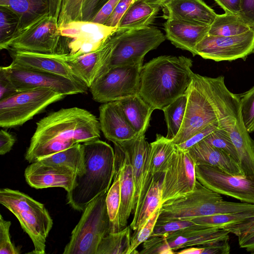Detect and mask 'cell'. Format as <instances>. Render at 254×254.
Instances as JSON below:
<instances>
[{"instance_id": "6da1fadb", "label": "cell", "mask_w": 254, "mask_h": 254, "mask_svg": "<svg viewBox=\"0 0 254 254\" xmlns=\"http://www.w3.org/2000/svg\"><path fill=\"white\" fill-rule=\"evenodd\" d=\"M186 94L187 104L183 124L172 140L176 145L211 124L236 119L240 113L239 94L228 89L223 76L209 77L194 73Z\"/></svg>"}, {"instance_id": "7a4b0ae2", "label": "cell", "mask_w": 254, "mask_h": 254, "mask_svg": "<svg viewBox=\"0 0 254 254\" xmlns=\"http://www.w3.org/2000/svg\"><path fill=\"white\" fill-rule=\"evenodd\" d=\"M36 125L25 155L29 163L76 144L99 139L101 131L96 117L78 107L52 112Z\"/></svg>"}, {"instance_id": "3957f363", "label": "cell", "mask_w": 254, "mask_h": 254, "mask_svg": "<svg viewBox=\"0 0 254 254\" xmlns=\"http://www.w3.org/2000/svg\"><path fill=\"white\" fill-rule=\"evenodd\" d=\"M192 60L185 56H161L143 65L139 95L155 110L163 109L185 94L194 73Z\"/></svg>"}, {"instance_id": "277c9868", "label": "cell", "mask_w": 254, "mask_h": 254, "mask_svg": "<svg viewBox=\"0 0 254 254\" xmlns=\"http://www.w3.org/2000/svg\"><path fill=\"white\" fill-rule=\"evenodd\" d=\"M84 170L76 175L72 189L67 192V203L82 211L95 198L108 191L115 172L112 147L99 139L82 143Z\"/></svg>"}, {"instance_id": "5b68a950", "label": "cell", "mask_w": 254, "mask_h": 254, "mask_svg": "<svg viewBox=\"0 0 254 254\" xmlns=\"http://www.w3.org/2000/svg\"><path fill=\"white\" fill-rule=\"evenodd\" d=\"M254 212V204L224 200L221 195L196 180L194 190L161 205L156 223L192 219L205 216Z\"/></svg>"}, {"instance_id": "8992f818", "label": "cell", "mask_w": 254, "mask_h": 254, "mask_svg": "<svg viewBox=\"0 0 254 254\" xmlns=\"http://www.w3.org/2000/svg\"><path fill=\"white\" fill-rule=\"evenodd\" d=\"M0 203L13 213L34 247V253H45L46 239L53 222L44 205L18 190H0Z\"/></svg>"}, {"instance_id": "52a82bcc", "label": "cell", "mask_w": 254, "mask_h": 254, "mask_svg": "<svg viewBox=\"0 0 254 254\" xmlns=\"http://www.w3.org/2000/svg\"><path fill=\"white\" fill-rule=\"evenodd\" d=\"M104 192L91 201L73 229L64 254H97L102 239L111 233Z\"/></svg>"}, {"instance_id": "ba28073f", "label": "cell", "mask_w": 254, "mask_h": 254, "mask_svg": "<svg viewBox=\"0 0 254 254\" xmlns=\"http://www.w3.org/2000/svg\"><path fill=\"white\" fill-rule=\"evenodd\" d=\"M58 20L47 13L17 29L0 49L42 54H65L63 50Z\"/></svg>"}, {"instance_id": "9c48e42d", "label": "cell", "mask_w": 254, "mask_h": 254, "mask_svg": "<svg viewBox=\"0 0 254 254\" xmlns=\"http://www.w3.org/2000/svg\"><path fill=\"white\" fill-rule=\"evenodd\" d=\"M118 30V42L102 74L113 67L142 64L146 54L156 49L166 38L157 27L152 26Z\"/></svg>"}, {"instance_id": "30bf717a", "label": "cell", "mask_w": 254, "mask_h": 254, "mask_svg": "<svg viewBox=\"0 0 254 254\" xmlns=\"http://www.w3.org/2000/svg\"><path fill=\"white\" fill-rule=\"evenodd\" d=\"M64 97L47 89L18 92L0 100V126L9 128L21 126L49 105Z\"/></svg>"}, {"instance_id": "8fae6325", "label": "cell", "mask_w": 254, "mask_h": 254, "mask_svg": "<svg viewBox=\"0 0 254 254\" xmlns=\"http://www.w3.org/2000/svg\"><path fill=\"white\" fill-rule=\"evenodd\" d=\"M230 232L222 228L195 224L162 235L150 236L143 244L145 254H174L175 251L229 239Z\"/></svg>"}, {"instance_id": "7c38bea8", "label": "cell", "mask_w": 254, "mask_h": 254, "mask_svg": "<svg viewBox=\"0 0 254 254\" xmlns=\"http://www.w3.org/2000/svg\"><path fill=\"white\" fill-rule=\"evenodd\" d=\"M142 66L137 64L110 68L89 87L93 99L105 103L139 94Z\"/></svg>"}, {"instance_id": "4fadbf2b", "label": "cell", "mask_w": 254, "mask_h": 254, "mask_svg": "<svg viewBox=\"0 0 254 254\" xmlns=\"http://www.w3.org/2000/svg\"><path fill=\"white\" fill-rule=\"evenodd\" d=\"M145 133L142 132L130 140L115 143L127 153L132 168L135 189L132 219L137 216L155 176L150 165V143Z\"/></svg>"}, {"instance_id": "5bb4252c", "label": "cell", "mask_w": 254, "mask_h": 254, "mask_svg": "<svg viewBox=\"0 0 254 254\" xmlns=\"http://www.w3.org/2000/svg\"><path fill=\"white\" fill-rule=\"evenodd\" d=\"M195 165L188 150H182L176 145L163 174L161 205L194 190Z\"/></svg>"}, {"instance_id": "9a60e30c", "label": "cell", "mask_w": 254, "mask_h": 254, "mask_svg": "<svg viewBox=\"0 0 254 254\" xmlns=\"http://www.w3.org/2000/svg\"><path fill=\"white\" fill-rule=\"evenodd\" d=\"M195 171L196 180L208 189L254 204V175H236L202 164H196Z\"/></svg>"}, {"instance_id": "2e32d148", "label": "cell", "mask_w": 254, "mask_h": 254, "mask_svg": "<svg viewBox=\"0 0 254 254\" xmlns=\"http://www.w3.org/2000/svg\"><path fill=\"white\" fill-rule=\"evenodd\" d=\"M18 92L36 89L52 90L65 96L86 93L84 84L66 77L33 70L0 66Z\"/></svg>"}, {"instance_id": "e0dca14e", "label": "cell", "mask_w": 254, "mask_h": 254, "mask_svg": "<svg viewBox=\"0 0 254 254\" xmlns=\"http://www.w3.org/2000/svg\"><path fill=\"white\" fill-rule=\"evenodd\" d=\"M117 28L82 20L71 21L59 26L61 36L69 40L66 54L72 57L96 50Z\"/></svg>"}, {"instance_id": "ac0fdd59", "label": "cell", "mask_w": 254, "mask_h": 254, "mask_svg": "<svg viewBox=\"0 0 254 254\" xmlns=\"http://www.w3.org/2000/svg\"><path fill=\"white\" fill-rule=\"evenodd\" d=\"M195 53L215 62L245 59L254 53V29L233 36L207 34L196 45Z\"/></svg>"}, {"instance_id": "d6986e66", "label": "cell", "mask_w": 254, "mask_h": 254, "mask_svg": "<svg viewBox=\"0 0 254 254\" xmlns=\"http://www.w3.org/2000/svg\"><path fill=\"white\" fill-rule=\"evenodd\" d=\"M118 29L95 51L76 57L61 54L60 57L70 67L76 77L89 88L101 76L118 40Z\"/></svg>"}, {"instance_id": "ffe728a7", "label": "cell", "mask_w": 254, "mask_h": 254, "mask_svg": "<svg viewBox=\"0 0 254 254\" xmlns=\"http://www.w3.org/2000/svg\"><path fill=\"white\" fill-rule=\"evenodd\" d=\"M76 175V172L69 167L39 161L27 166L24 172L27 184L32 188L41 189L59 187L67 192L72 189Z\"/></svg>"}, {"instance_id": "44dd1931", "label": "cell", "mask_w": 254, "mask_h": 254, "mask_svg": "<svg viewBox=\"0 0 254 254\" xmlns=\"http://www.w3.org/2000/svg\"><path fill=\"white\" fill-rule=\"evenodd\" d=\"M9 53L12 60L10 64L13 67L49 72L82 82L61 58V54H48L21 51Z\"/></svg>"}, {"instance_id": "7402d4cb", "label": "cell", "mask_w": 254, "mask_h": 254, "mask_svg": "<svg viewBox=\"0 0 254 254\" xmlns=\"http://www.w3.org/2000/svg\"><path fill=\"white\" fill-rule=\"evenodd\" d=\"M99 110L101 130L113 143L130 140L138 134L127 122L118 101L103 103Z\"/></svg>"}, {"instance_id": "603a6c76", "label": "cell", "mask_w": 254, "mask_h": 254, "mask_svg": "<svg viewBox=\"0 0 254 254\" xmlns=\"http://www.w3.org/2000/svg\"><path fill=\"white\" fill-rule=\"evenodd\" d=\"M163 17L210 25L217 14L202 0H171L162 7Z\"/></svg>"}, {"instance_id": "cb8c5ba5", "label": "cell", "mask_w": 254, "mask_h": 254, "mask_svg": "<svg viewBox=\"0 0 254 254\" xmlns=\"http://www.w3.org/2000/svg\"><path fill=\"white\" fill-rule=\"evenodd\" d=\"M115 168L120 178L121 205L119 224L121 230L125 228L133 212L134 184L132 168L127 153L118 143H114Z\"/></svg>"}, {"instance_id": "d4e9b609", "label": "cell", "mask_w": 254, "mask_h": 254, "mask_svg": "<svg viewBox=\"0 0 254 254\" xmlns=\"http://www.w3.org/2000/svg\"><path fill=\"white\" fill-rule=\"evenodd\" d=\"M166 37L176 47L196 55L195 47L208 33L210 26L177 19H168L164 23Z\"/></svg>"}, {"instance_id": "484cf974", "label": "cell", "mask_w": 254, "mask_h": 254, "mask_svg": "<svg viewBox=\"0 0 254 254\" xmlns=\"http://www.w3.org/2000/svg\"><path fill=\"white\" fill-rule=\"evenodd\" d=\"M187 150L196 164H207L217 167L230 174L244 175L240 165L232 157L204 140Z\"/></svg>"}, {"instance_id": "4316f807", "label": "cell", "mask_w": 254, "mask_h": 254, "mask_svg": "<svg viewBox=\"0 0 254 254\" xmlns=\"http://www.w3.org/2000/svg\"><path fill=\"white\" fill-rule=\"evenodd\" d=\"M227 130L236 148L243 174L254 175V143L244 126L241 112L235 124L228 126Z\"/></svg>"}, {"instance_id": "83f0119b", "label": "cell", "mask_w": 254, "mask_h": 254, "mask_svg": "<svg viewBox=\"0 0 254 254\" xmlns=\"http://www.w3.org/2000/svg\"><path fill=\"white\" fill-rule=\"evenodd\" d=\"M128 123L137 132H146L155 110L139 94L118 100Z\"/></svg>"}, {"instance_id": "f1b7e54d", "label": "cell", "mask_w": 254, "mask_h": 254, "mask_svg": "<svg viewBox=\"0 0 254 254\" xmlns=\"http://www.w3.org/2000/svg\"><path fill=\"white\" fill-rule=\"evenodd\" d=\"M160 6L143 0H134L120 19L118 29H138L149 26L154 21Z\"/></svg>"}, {"instance_id": "f546056e", "label": "cell", "mask_w": 254, "mask_h": 254, "mask_svg": "<svg viewBox=\"0 0 254 254\" xmlns=\"http://www.w3.org/2000/svg\"><path fill=\"white\" fill-rule=\"evenodd\" d=\"M0 7L14 13L18 18V28L50 12V0H0Z\"/></svg>"}, {"instance_id": "4dcf8cb0", "label": "cell", "mask_w": 254, "mask_h": 254, "mask_svg": "<svg viewBox=\"0 0 254 254\" xmlns=\"http://www.w3.org/2000/svg\"><path fill=\"white\" fill-rule=\"evenodd\" d=\"M253 29L237 15L225 13L217 14L210 26L208 34L233 36L244 34Z\"/></svg>"}, {"instance_id": "1f68e13d", "label": "cell", "mask_w": 254, "mask_h": 254, "mask_svg": "<svg viewBox=\"0 0 254 254\" xmlns=\"http://www.w3.org/2000/svg\"><path fill=\"white\" fill-rule=\"evenodd\" d=\"M46 164L65 166L74 170L77 175L84 170L82 143L76 144L38 160Z\"/></svg>"}, {"instance_id": "d6a6232c", "label": "cell", "mask_w": 254, "mask_h": 254, "mask_svg": "<svg viewBox=\"0 0 254 254\" xmlns=\"http://www.w3.org/2000/svg\"><path fill=\"white\" fill-rule=\"evenodd\" d=\"M150 165L154 175H163L168 161L176 149L172 140L157 134L150 143Z\"/></svg>"}, {"instance_id": "836d02e7", "label": "cell", "mask_w": 254, "mask_h": 254, "mask_svg": "<svg viewBox=\"0 0 254 254\" xmlns=\"http://www.w3.org/2000/svg\"><path fill=\"white\" fill-rule=\"evenodd\" d=\"M161 175H155L154 182L148 191L137 216L132 219L130 227L135 231L142 226L150 216L161 206Z\"/></svg>"}, {"instance_id": "e575fe53", "label": "cell", "mask_w": 254, "mask_h": 254, "mask_svg": "<svg viewBox=\"0 0 254 254\" xmlns=\"http://www.w3.org/2000/svg\"><path fill=\"white\" fill-rule=\"evenodd\" d=\"M130 230V226H127L118 232L108 234L102 239L97 254H128Z\"/></svg>"}, {"instance_id": "d590c367", "label": "cell", "mask_w": 254, "mask_h": 254, "mask_svg": "<svg viewBox=\"0 0 254 254\" xmlns=\"http://www.w3.org/2000/svg\"><path fill=\"white\" fill-rule=\"evenodd\" d=\"M187 104L185 93L165 107L163 111L167 127L166 137L172 140L179 132L184 119Z\"/></svg>"}, {"instance_id": "8d00e7d4", "label": "cell", "mask_w": 254, "mask_h": 254, "mask_svg": "<svg viewBox=\"0 0 254 254\" xmlns=\"http://www.w3.org/2000/svg\"><path fill=\"white\" fill-rule=\"evenodd\" d=\"M106 202L111 224V233L118 232L121 230L119 224L121 205L120 178L116 168L113 182L107 193Z\"/></svg>"}, {"instance_id": "74e56055", "label": "cell", "mask_w": 254, "mask_h": 254, "mask_svg": "<svg viewBox=\"0 0 254 254\" xmlns=\"http://www.w3.org/2000/svg\"><path fill=\"white\" fill-rule=\"evenodd\" d=\"M254 217V212L220 214L201 216L192 219L194 223L210 227L224 229L247 221Z\"/></svg>"}, {"instance_id": "f35d334b", "label": "cell", "mask_w": 254, "mask_h": 254, "mask_svg": "<svg viewBox=\"0 0 254 254\" xmlns=\"http://www.w3.org/2000/svg\"><path fill=\"white\" fill-rule=\"evenodd\" d=\"M237 236L239 246L247 252L254 253V217L247 221L224 228Z\"/></svg>"}, {"instance_id": "ab89813d", "label": "cell", "mask_w": 254, "mask_h": 254, "mask_svg": "<svg viewBox=\"0 0 254 254\" xmlns=\"http://www.w3.org/2000/svg\"><path fill=\"white\" fill-rule=\"evenodd\" d=\"M228 126L217 129L203 140L212 146L226 153L239 164L236 148L227 130Z\"/></svg>"}, {"instance_id": "60d3db41", "label": "cell", "mask_w": 254, "mask_h": 254, "mask_svg": "<svg viewBox=\"0 0 254 254\" xmlns=\"http://www.w3.org/2000/svg\"><path fill=\"white\" fill-rule=\"evenodd\" d=\"M161 208V206L158 207L142 226L134 231L131 236L128 254H139L136 249L151 236L160 214Z\"/></svg>"}, {"instance_id": "b9f144b4", "label": "cell", "mask_w": 254, "mask_h": 254, "mask_svg": "<svg viewBox=\"0 0 254 254\" xmlns=\"http://www.w3.org/2000/svg\"><path fill=\"white\" fill-rule=\"evenodd\" d=\"M242 118L249 132L254 131V86L247 92L239 94Z\"/></svg>"}, {"instance_id": "7bdbcfd3", "label": "cell", "mask_w": 254, "mask_h": 254, "mask_svg": "<svg viewBox=\"0 0 254 254\" xmlns=\"http://www.w3.org/2000/svg\"><path fill=\"white\" fill-rule=\"evenodd\" d=\"M84 0H62L59 26L73 20H82Z\"/></svg>"}, {"instance_id": "ee69618b", "label": "cell", "mask_w": 254, "mask_h": 254, "mask_svg": "<svg viewBox=\"0 0 254 254\" xmlns=\"http://www.w3.org/2000/svg\"><path fill=\"white\" fill-rule=\"evenodd\" d=\"M18 18L12 12L0 7V43L9 39L16 31Z\"/></svg>"}, {"instance_id": "f6af8a7d", "label": "cell", "mask_w": 254, "mask_h": 254, "mask_svg": "<svg viewBox=\"0 0 254 254\" xmlns=\"http://www.w3.org/2000/svg\"><path fill=\"white\" fill-rule=\"evenodd\" d=\"M11 222L0 216V254H19L20 252L12 243L9 234Z\"/></svg>"}, {"instance_id": "bcb514c9", "label": "cell", "mask_w": 254, "mask_h": 254, "mask_svg": "<svg viewBox=\"0 0 254 254\" xmlns=\"http://www.w3.org/2000/svg\"><path fill=\"white\" fill-rule=\"evenodd\" d=\"M191 220H176L163 223H156L151 236L162 235L195 225Z\"/></svg>"}, {"instance_id": "7dc6e473", "label": "cell", "mask_w": 254, "mask_h": 254, "mask_svg": "<svg viewBox=\"0 0 254 254\" xmlns=\"http://www.w3.org/2000/svg\"><path fill=\"white\" fill-rule=\"evenodd\" d=\"M133 0H120L104 24L108 26L118 28L120 19Z\"/></svg>"}, {"instance_id": "c3c4849f", "label": "cell", "mask_w": 254, "mask_h": 254, "mask_svg": "<svg viewBox=\"0 0 254 254\" xmlns=\"http://www.w3.org/2000/svg\"><path fill=\"white\" fill-rule=\"evenodd\" d=\"M109 0H84L82 20L91 21L101 7Z\"/></svg>"}, {"instance_id": "681fc988", "label": "cell", "mask_w": 254, "mask_h": 254, "mask_svg": "<svg viewBox=\"0 0 254 254\" xmlns=\"http://www.w3.org/2000/svg\"><path fill=\"white\" fill-rule=\"evenodd\" d=\"M238 16L254 29V0H241V10Z\"/></svg>"}, {"instance_id": "f907efd6", "label": "cell", "mask_w": 254, "mask_h": 254, "mask_svg": "<svg viewBox=\"0 0 254 254\" xmlns=\"http://www.w3.org/2000/svg\"><path fill=\"white\" fill-rule=\"evenodd\" d=\"M229 240L220 241L199 247L203 248L202 254H229L230 252Z\"/></svg>"}, {"instance_id": "816d5d0a", "label": "cell", "mask_w": 254, "mask_h": 254, "mask_svg": "<svg viewBox=\"0 0 254 254\" xmlns=\"http://www.w3.org/2000/svg\"><path fill=\"white\" fill-rule=\"evenodd\" d=\"M120 0H109L101 7L91 21L104 24Z\"/></svg>"}, {"instance_id": "f5cc1de1", "label": "cell", "mask_w": 254, "mask_h": 254, "mask_svg": "<svg viewBox=\"0 0 254 254\" xmlns=\"http://www.w3.org/2000/svg\"><path fill=\"white\" fill-rule=\"evenodd\" d=\"M18 92L4 71L0 67V100Z\"/></svg>"}, {"instance_id": "db71d44e", "label": "cell", "mask_w": 254, "mask_h": 254, "mask_svg": "<svg viewBox=\"0 0 254 254\" xmlns=\"http://www.w3.org/2000/svg\"><path fill=\"white\" fill-rule=\"evenodd\" d=\"M15 139L10 133L5 130L0 131V154L4 155L8 152L12 148Z\"/></svg>"}, {"instance_id": "11a10c76", "label": "cell", "mask_w": 254, "mask_h": 254, "mask_svg": "<svg viewBox=\"0 0 254 254\" xmlns=\"http://www.w3.org/2000/svg\"><path fill=\"white\" fill-rule=\"evenodd\" d=\"M225 13L238 15L241 10V0H214Z\"/></svg>"}, {"instance_id": "9f6ffc18", "label": "cell", "mask_w": 254, "mask_h": 254, "mask_svg": "<svg viewBox=\"0 0 254 254\" xmlns=\"http://www.w3.org/2000/svg\"><path fill=\"white\" fill-rule=\"evenodd\" d=\"M62 0H50V14L58 20L60 14Z\"/></svg>"}, {"instance_id": "6f0895ef", "label": "cell", "mask_w": 254, "mask_h": 254, "mask_svg": "<svg viewBox=\"0 0 254 254\" xmlns=\"http://www.w3.org/2000/svg\"><path fill=\"white\" fill-rule=\"evenodd\" d=\"M203 248L199 247H191L185 248L176 254H202Z\"/></svg>"}, {"instance_id": "680465c9", "label": "cell", "mask_w": 254, "mask_h": 254, "mask_svg": "<svg viewBox=\"0 0 254 254\" xmlns=\"http://www.w3.org/2000/svg\"><path fill=\"white\" fill-rule=\"evenodd\" d=\"M145 2L152 4H155L160 6L161 7H162L164 5H165L166 3L169 2L171 0H143Z\"/></svg>"}]
</instances>
